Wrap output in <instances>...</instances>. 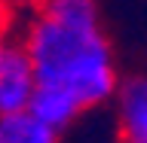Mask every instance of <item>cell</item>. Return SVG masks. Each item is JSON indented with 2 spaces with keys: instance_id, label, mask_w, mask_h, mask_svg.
<instances>
[{
  "instance_id": "cell-1",
  "label": "cell",
  "mask_w": 147,
  "mask_h": 143,
  "mask_svg": "<svg viewBox=\"0 0 147 143\" xmlns=\"http://www.w3.org/2000/svg\"><path fill=\"white\" fill-rule=\"evenodd\" d=\"M22 40L34 61L37 88L67 98L80 113L117 98L123 79L98 0H37Z\"/></svg>"
},
{
  "instance_id": "cell-2",
  "label": "cell",
  "mask_w": 147,
  "mask_h": 143,
  "mask_svg": "<svg viewBox=\"0 0 147 143\" xmlns=\"http://www.w3.org/2000/svg\"><path fill=\"white\" fill-rule=\"evenodd\" d=\"M37 91V73L22 34H0V116L31 107Z\"/></svg>"
},
{
  "instance_id": "cell-3",
  "label": "cell",
  "mask_w": 147,
  "mask_h": 143,
  "mask_svg": "<svg viewBox=\"0 0 147 143\" xmlns=\"http://www.w3.org/2000/svg\"><path fill=\"white\" fill-rule=\"evenodd\" d=\"M117 119L123 140L147 134V76H132L117 88Z\"/></svg>"
},
{
  "instance_id": "cell-4",
  "label": "cell",
  "mask_w": 147,
  "mask_h": 143,
  "mask_svg": "<svg viewBox=\"0 0 147 143\" xmlns=\"http://www.w3.org/2000/svg\"><path fill=\"white\" fill-rule=\"evenodd\" d=\"M0 143H58V131L31 113H3L0 116Z\"/></svg>"
},
{
  "instance_id": "cell-5",
  "label": "cell",
  "mask_w": 147,
  "mask_h": 143,
  "mask_svg": "<svg viewBox=\"0 0 147 143\" xmlns=\"http://www.w3.org/2000/svg\"><path fill=\"white\" fill-rule=\"evenodd\" d=\"M6 21H9V6H6V0H0V34L6 31Z\"/></svg>"
},
{
  "instance_id": "cell-6",
  "label": "cell",
  "mask_w": 147,
  "mask_h": 143,
  "mask_svg": "<svg viewBox=\"0 0 147 143\" xmlns=\"http://www.w3.org/2000/svg\"><path fill=\"white\" fill-rule=\"evenodd\" d=\"M123 143H147V134H141V137H126Z\"/></svg>"
}]
</instances>
